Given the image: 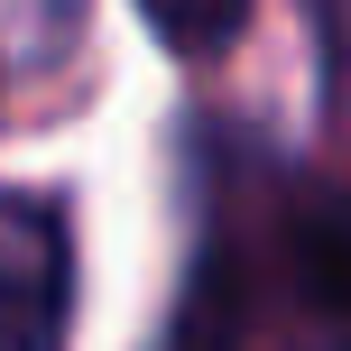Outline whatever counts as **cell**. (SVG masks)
Instances as JSON below:
<instances>
[{"label":"cell","instance_id":"obj_1","mask_svg":"<svg viewBox=\"0 0 351 351\" xmlns=\"http://www.w3.org/2000/svg\"><path fill=\"white\" fill-rule=\"evenodd\" d=\"M74 241L47 194H0V351H65Z\"/></svg>","mask_w":351,"mask_h":351},{"label":"cell","instance_id":"obj_2","mask_svg":"<svg viewBox=\"0 0 351 351\" xmlns=\"http://www.w3.org/2000/svg\"><path fill=\"white\" fill-rule=\"evenodd\" d=\"M287 278H296L305 305H324L351 333V176L296 204V222H287Z\"/></svg>","mask_w":351,"mask_h":351},{"label":"cell","instance_id":"obj_3","mask_svg":"<svg viewBox=\"0 0 351 351\" xmlns=\"http://www.w3.org/2000/svg\"><path fill=\"white\" fill-rule=\"evenodd\" d=\"M139 19L167 37L176 56H222L250 28V0H139Z\"/></svg>","mask_w":351,"mask_h":351},{"label":"cell","instance_id":"obj_4","mask_svg":"<svg viewBox=\"0 0 351 351\" xmlns=\"http://www.w3.org/2000/svg\"><path fill=\"white\" fill-rule=\"evenodd\" d=\"M324 351H351V333H342V324H333V342H324Z\"/></svg>","mask_w":351,"mask_h":351}]
</instances>
